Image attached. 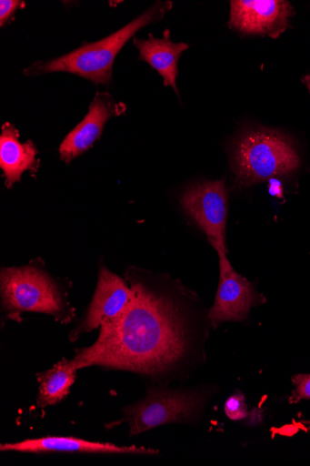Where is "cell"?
I'll use <instances>...</instances> for the list:
<instances>
[{
	"instance_id": "cell-1",
	"label": "cell",
	"mask_w": 310,
	"mask_h": 466,
	"mask_svg": "<svg viewBox=\"0 0 310 466\" xmlns=\"http://www.w3.org/2000/svg\"><path fill=\"white\" fill-rule=\"evenodd\" d=\"M132 296L126 309L100 328L96 342L75 350L76 370L102 367L161 380L181 372L195 358L191 317L179 294L129 268Z\"/></svg>"
},
{
	"instance_id": "cell-2",
	"label": "cell",
	"mask_w": 310,
	"mask_h": 466,
	"mask_svg": "<svg viewBox=\"0 0 310 466\" xmlns=\"http://www.w3.org/2000/svg\"><path fill=\"white\" fill-rule=\"evenodd\" d=\"M0 299L5 320L21 322L24 312L46 314L62 324H69L75 318L65 289L36 261L2 269Z\"/></svg>"
},
{
	"instance_id": "cell-3",
	"label": "cell",
	"mask_w": 310,
	"mask_h": 466,
	"mask_svg": "<svg viewBox=\"0 0 310 466\" xmlns=\"http://www.w3.org/2000/svg\"><path fill=\"white\" fill-rule=\"evenodd\" d=\"M172 9V2H158L141 16L111 35L86 44L70 54L47 62H36L25 69L27 76L55 72L80 76L95 84L108 85L113 76L115 59L127 41L142 28L160 21Z\"/></svg>"
},
{
	"instance_id": "cell-4",
	"label": "cell",
	"mask_w": 310,
	"mask_h": 466,
	"mask_svg": "<svg viewBox=\"0 0 310 466\" xmlns=\"http://www.w3.org/2000/svg\"><path fill=\"white\" fill-rule=\"evenodd\" d=\"M299 165L300 158L293 142L277 131L251 129L234 145L233 168L239 187L289 176Z\"/></svg>"
},
{
	"instance_id": "cell-5",
	"label": "cell",
	"mask_w": 310,
	"mask_h": 466,
	"mask_svg": "<svg viewBox=\"0 0 310 466\" xmlns=\"http://www.w3.org/2000/svg\"><path fill=\"white\" fill-rule=\"evenodd\" d=\"M208 399L205 390L149 389L144 400L123 409L129 436L141 435L167 423L193 422Z\"/></svg>"
},
{
	"instance_id": "cell-6",
	"label": "cell",
	"mask_w": 310,
	"mask_h": 466,
	"mask_svg": "<svg viewBox=\"0 0 310 466\" xmlns=\"http://www.w3.org/2000/svg\"><path fill=\"white\" fill-rule=\"evenodd\" d=\"M228 199L225 181L196 183L187 188L181 198L186 215L205 234L217 253L227 252Z\"/></svg>"
},
{
	"instance_id": "cell-7",
	"label": "cell",
	"mask_w": 310,
	"mask_h": 466,
	"mask_svg": "<svg viewBox=\"0 0 310 466\" xmlns=\"http://www.w3.org/2000/svg\"><path fill=\"white\" fill-rule=\"evenodd\" d=\"M217 254L219 285L215 303L207 316L214 327L227 321H243L248 317L252 308L264 302L253 285L234 269L227 252Z\"/></svg>"
},
{
	"instance_id": "cell-8",
	"label": "cell",
	"mask_w": 310,
	"mask_h": 466,
	"mask_svg": "<svg viewBox=\"0 0 310 466\" xmlns=\"http://www.w3.org/2000/svg\"><path fill=\"white\" fill-rule=\"evenodd\" d=\"M294 15L293 6L285 0H233L229 26L244 35L278 38Z\"/></svg>"
},
{
	"instance_id": "cell-9",
	"label": "cell",
	"mask_w": 310,
	"mask_h": 466,
	"mask_svg": "<svg viewBox=\"0 0 310 466\" xmlns=\"http://www.w3.org/2000/svg\"><path fill=\"white\" fill-rule=\"evenodd\" d=\"M131 296L129 284L101 265L93 301L82 322L71 332L70 341L75 342L81 334L97 329L117 318L130 303Z\"/></svg>"
},
{
	"instance_id": "cell-10",
	"label": "cell",
	"mask_w": 310,
	"mask_h": 466,
	"mask_svg": "<svg viewBox=\"0 0 310 466\" xmlns=\"http://www.w3.org/2000/svg\"><path fill=\"white\" fill-rule=\"evenodd\" d=\"M125 111V106L115 102L107 93H97L85 117L60 146L61 159L69 164L90 149L100 139L106 122Z\"/></svg>"
},
{
	"instance_id": "cell-11",
	"label": "cell",
	"mask_w": 310,
	"mask_h": 466,
	"mask_svg": "<svg viewBox=\"0 0 310 466\" xmlns=\"http://www.w3.org/2000/svg\"><path fill=\"white\" fill-rule=\"evenodd\" d=\"M2 451L25 453L71 452L88 454H147L159 453L158 451L137 446H118L107 442L88 441L75 437L48 436L25 440L0 446Z\"/></svg>"
},
{
	"instance_id": "cell-12",
	"label": "cell",
	"mask_w": 310,
	"mask_h": 466,
	"mask_svg": "<svg viewBox=\"0 0 310 466\" xmlns=\"http://www.w3.org/2000/svg\"><path fill=\"white\" fill-rule=\"evenodd\" d=\"M0 136V167L4 171L5 186L8 189L21 181L25 172L35 173L38 168L35 144L28 140L21 143L20 134L15 127L6 122Z\"/></svg>"
},
{
	"instance_id": "cell-13",
	"label": "cell",
	"mask_w": 310,
	"mask_h": 466,
	"mask_svg": "<svg viewBox=\"0 0 310 466\" xmlns=\"http://www.w3.org/2000/svg\"><path fill=\"white\" fill-rule=\"evenodd\" d=\"M140 52L139 59L148 63L164 78L165 87H172L176 95H179L176 87L178 77V64L182 54L189 49V46L181 42L174 44L170 39V31L165 30L163 38L149 35L148 39L135 38L133 41Z\"/></svg>"
},
{
	"instance_id": "cell-14",
	"label": "cell",
	"mask_w": 310,
	"mask_h": 466,
	"mask_svg": "<svg viewBox=\"0 0 310 466\" xmlns=\"http://www.w3.org/2000/svg\"><path fill=\"white\" fill-rule=\"evenodd\" d=\"M77 370L71 360L63 359L50 370L36 373L39 408L55 406L67 398L75 384Z\"/></svg>"
},
{
	"instance_id": "cell-15",
	"label": "cell",
	"mask_w": 310,
	"mask_h": 466,
	"mask_svg": "<svg viewBox=\"0 0 310 466\" xmlns=\"http://www.w3.org/2000/svg\"><path fill=\"white\" fill-rule=\"evenodd\" d=\"M225 411L233 420H245L249 414L245 395L238 391L231 396L225 402Z\"/></svg>"
},
{
	"instance_id": "cell-16",
	"label": "cell",
	"mask_w": 310,
	"mask_h": 466,
	"mask_svg": "<svg viewBox=\"0 0 310 466\" xmlns=\"http://www.w3.org/2000/svg\"><path fill=\"white\" fill-rule=\"evenodd\" d=\"M295 390L289 398L290 404H296L301 400H310V373L298 374L293 377Z\"/></svg>"
},
{
	"instance_id": "cell-17",
	"label": "cell",
	"mask_w": 310,
	"mask_h": 466,
	"mask_svg": "<svg viewBox=\"0 0 310 466\" xmlns=\"http://www.w3.org/2000/svg\"><path fill=\"white\" fill-rule=\"evenodd\" d=\"M25 7L24 2L19 0H2L0 2V25L5 26L19 8Z\"/></svg>"
},
{
	"instance_id": "cell-18",
	"label": "cell",
	"mask_w": 310,
	"mask_h": 466,
	"mask_svg": "<svg viewBox=\"0 0 310 466\" xmlns=\"http://www.w3.org/2000/svg\"><path fill=\"white\" fill-rule=\"evenodd\" d=\"M302 82L307 87L309 94H310V75H306L302 78Z\"/></svg>"
}]
</instances>
